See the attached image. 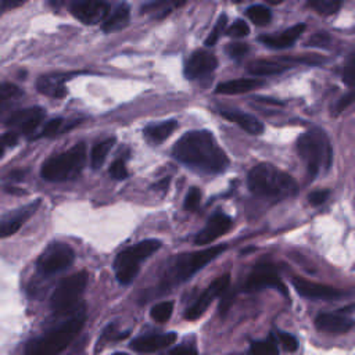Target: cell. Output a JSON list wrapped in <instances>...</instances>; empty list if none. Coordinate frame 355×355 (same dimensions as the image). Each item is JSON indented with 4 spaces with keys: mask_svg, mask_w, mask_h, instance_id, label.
Returning a JSON list of instances; mask_svg holds the SVG:
<instances>
[{
    "mask_svg": "<svg viewBox=\"0 0 355 355\" xmlns=\"http://www.w3.org/2000/svg\"><path fill=\"white\" fill-rule=\"evenodd\" d=\"M220 115L223 118H226L227 121L237 123L239 126H241L245 132H248L251 135H261L263 132L262 122L258 118H255L247 112L237 111V110H227V111H220Z\"/></svg>",
    "mask_w": 355,
    "mask_h": 355,
    "instance_id": "7402d4cb",
    "label": "cell"
},
{
    "mask_svg": "<svg viewBox=\"0 0 355 355\" xmlns=\"http://www.w3.org/2000/svg\"><path fill=\"white\" fill-rule=\"evenodd\" d=\"M114 144H115V139L110 137V139L98 141L97 144L93 146L92 153H90V165H92V168L98 169L104 164V161H105V158H107V155H108V153H110V150L112 148Z\"/></svg>",
    "mask_w": 355,
    "mask_h": 355,
    "instance_id": "83f0119b",
    "label": "cell"
},
{
    "mask_svg": "<svg viewBox=\"0 0 355 355\" xmlns=\"http://www.w3.org/2000/svg\"><path fill=\"white\" fill-rule=\"evenodd\" d=\"M269 4H272V6H276V4H280L283 0H266Z\"/></svg>",
    "mask_w": 355,
    "mask_h": 355,
    "instance_id": "c3c4849f",
    "label": "cell"
},
{
    "mask_svg": "<svg viewBox=\"0 0 355 355\" xmlns=\"http://www.w3.org/2000/svg\"><path fill=\"white\" fill-rule=\"evenodd\" d=\"M329 197V190L323 189V190H315L308 196V201L312 205H320L326 201V198Z\"/></svg>",
    "mask_w": 355,
    "mask_h": 355,
    "instance_id": "f6af8a7d",
    "label": "cell"
},
{
    "mask_svg": "<svg viewBox=\"0 0 355 355\" xmlns=\"http://www.w3.org/2000/svg\"><path fill=\"white\" fill-rule=\"evenodd\" d=\"M293 286L297 290L298 294L302 297L308 298H336L341 295L343 293L334 287L315 283L302 277H294L293 279Z\"/></svg>",
    "mask_w": 355,
    "mask_h": 355,
    "instance_id": "e0dca14e",
    "label": "cell"
},
{
    "mask_svg": "<svg viewBox=\"0 0 355 355\" xmlns=\"http://www.w3.org/2000/svg\"><path fill=\"white\" fill-rule=\"evenodd\" d=\"M39 207V201L36 202H31L28 205H24L7 215H4L0 219V239L12 236L14 233H17L21 226L36 212Z\"/></svg>",
    "mask_w": 355,
    "mask_h": 355,
    "instance_id": "9a60e30c",
    "label": "cell"
},
{
    "mask_svg": "<svg viewBox=\"0 0 355 355\" xmlns=\"http://www.w3.org/2000/svg\"><path fill=\"white\" fill-rule=\"evenodd\" d=\"M297 150L304 159L311 178L318 176L320 169H329L331 164V146L326 133L319 129H311L297 140Z\"/></svg>",
    "mask_w": 355,
    "mask_h": 355,
    "instance_id": "277c9868",
    "label": "cell"
},
{
    "mask_svg": "<svg viewBox=\"0 0 355 355\" xmlns=\"http://www.w3.org/2000/svg\"><path fill=\"white\" fill-rule=\"evenodd\" d=\"M229 282H230V276L227 273L216 277L207 288L205 291L197 298V301L186 311V315L184 318L189 319V320H194V319H198L207 309L208 306L211 305V302L214 301L215 297L223 294L227 287H229Z\"/></svg>",
    "mask_w": 355,
    "mask_h": 355,
    "instance_id": "7c38bea8",
    "label": "cell"
},
{
    "mask_svg": "<svg viewBox=\"0 0 355 355\" xmlns=\"http://www.w3.org/2000/svg\"><path fill=\"white\" fill-rule=\"evenodd\" d=\"M263 287H276L280 293H284V295L288 294L287 288L282 283L275 266L269 262L258 263L252 269V272L250 273V276L244 284L245 291H257Z\"/></svg>",
    "mask_w": 355,
    "mask_h": 355,
    "instance_id": "30bf717a",
    "label": "cell"
},
{
    "mask_svg": "<svg viewBox=\"0 0 355 355\" xmlns=\"http://www.w3.org/2000/svg\"><path fill=\"white\" fill-rule=\"evenodd\" d=\"M352 103H355V89L345 93L341 98H338V101L334 104V108H333V114L337 115L340 112H343L347 107H349Z\"/></svg>",
    "mask_w": 355,
    "mask_h": 355,
    "instance_id": "f35d334b",
    "label": "cell"
},
{
    "mask_svg": "<svg viewBox=\"0 0 355 355\" xmlns=\"http://www.w3.org/2000/svg\"><path fill=\"white\" fill-rule=\"evenodd\" d=\"M200 200H201V191L197 187H191L184 198V209L187 211L197 209Z\"/></svg>",
    "mask_w": 355,
    "mask_h": 355,
    "instance_id": "74e56055",
    "label": "cell"
},
{
    "mask_svg": "<svg viewBox=\"0 0 355 355\" xmlns=\"http://www.w3.org/2000/svg\"><path fill=\"white\" fill-rule=\"evenodd\" d=\"M67 79H68V76L65 73L43 75L37 79L36 87L44 96L61 98L67 93V86H65Z\"/></svg>",
    "mask_w": 355,
    "mask_h": 355,
    "instance_id": "44dd1931",
    "label": "cell"
},
{
    "mask_svg": "<svg viewBox=\"0 0 355 355\" xmlns=\"http://www.w3.org/2000/svg\"><path fill=\"white\" fill-rule=\"evenodd\" d=\"M248 189L261 197L286 198L298 191V184L288 173L262 162L248 172Z\"/></svg>",
    "mask_w": 355,
    "mask_h": 355,
    "instance_id": "3957f363",
    "label": "cell"
},
{
    "mask_svg": "<svg viewBox=\"0 0 355 355\" xmlns=\"http://www.w3.org/2000/svg\"><path fill=\"white\" fill-rule=\"evenodd\" d=\"M247 51H248V46L243 42H233L226 47V53L232 58H236V60L244 57L247 54Z\"/></svg>",
    "mask_w": 355,
    "mask_h": 355,
    "instance_id": "ab89813d",
    "label": "cell"
},
{
    "mask_svg": "<svg viewBox=\"0 0 355 355\" xmlns=\"http://www.w3.org/2000/svg\"><path fill=\"white\" fill-rule=\"evenodd\" d=\"M305 24H297L287 31L276 35H262L258 37L259 42L266 44L268 47L273 49H286L295 43V40L300 37V35L305 31Z\"/></svg>",
    "mask_w": 355,
    "mask_h": 355,
    "instance_id": "ffe728a7",
    "label": "cell"
},
{
    "mask_svg": "<svg viewBox=\"0 0 355 355\" xmlns=\"http://www.w3.org/2000/svg\"><path fill=\"white\" fill-rule=\"evenodd\" d=\"M226 33L227 36L230 37H234V39H241L244 36H247L250 33V28L247 25L245 21L243 19H237L234 21L229 28H226Z\"/></svg>",
    "mask_w": 355,
    "mask_h": 355,
    "instance_id": "d590c367",
    "label": "cell"
},
{
    "mask_svg": "<svg viewBox=\"0 0 355 355\" xmlns=\"http://www.w3.org/2000/svg\"><path fill=\"white\" fill-rule=\"evenodd\" d=\"M110 175L116 179V180H122L128 176V169L125 165L123 159H116L112 162V165L110 166Z\"/></svg>",
    "mask_w": 355,
    "mask_h": 355,
    "instance_id": "60d3db41",
    "label": "cell"
},
{
    "mask_svg": "<svg viewBox=\"0 0 355 355\" xmlns=\"http://www.w3.org/2000/svg\"><path fill=\"white\" fill-rule=\"evenodd\" d=\"M277 354H279L277 344L272 336L265 340L252 343L248 351V355H277Z\"/></svg>",
    "mask_w": 355,
    "mask_h": 355,
    "instance_id": "f1b7e54d",
    "label": "cell"
},
{
    "mask_svg": "<svg viewBox=\"0 0 355 355\" xmlns=\"http://www.w3.org/2000/svg\"><path fill=\"white\" fill-rule=\"evenodd\" d=\"M341 0H308V6L320 15H331L341 8Z\"/></svg>",
    "mask_w": 355,
    "mask_h": 355,
    "instance_id": "f546056e",
    "label": "cell"
},
{
    "mask_svg": "<svg viewBox=\"0 0 355 355\" xmlns=\"http://www.w3.org/2000/svg\"><path fill=\"white\" fill-rule=\"evenodd\" d=\"M226 28H227V17L225 14H220V17L218 18L214 29L211 31V33L205 39V46H214L218 42V39L220 37V35L226 31Z\"/></svg>",
    "mask_w": 355,
    "mask_h": 355,
    "instance_id": "d6a6232c",
    "label": "cell"
},
{
    "mask_svg": "<svg viewBox=\"0 0 355 355\" xmlns=\"http://www.w3.org/2000/svg\"><path fill=\"white\" fill-rule=\"evenodd\" d=\"M62 130H64V119L62 118H54V119H50L49 122L44 123L39 136L50 137V136H55V135L61 133Z\"/></svg>",
    "mask_w": 355,
    "mask_h": 355,
    "instance_id": "e575fe53",
    "label": "cell"
},
{
    "mask_svg": "<svg viewBox=\"0 0 355 355\" xmlns=\"http://www.w3.org/2000/svg\"><path fill=\"white\" fill-rule=\"evenodd\" d=\"M86 316L83 306L65 315V319L46 330L43 334L29 340L25 345L24 355H58L79 334L85 324Z\"/></svg>",
    "mask_w": 355,
    "mask_h": 355,
    "instance_id": "7a4b0ae2",
    "label": "cell"
},
{
    "mask_svg": "<svg viewBox=\"0 0 355 355\" xmlns=\"http://www.w3.org/2000/svg\"><path fill=\"white\" fill-rule=\"evenodd\" d=\"M22 92L18 86L12 85V83H0V103L11 100L14 97L21 96Z\"/></svg>",
    "mask_w": 355,
    "mask_h": 355,
    "instance_id": "8d00e7d4",
    "label": "cell"
},
{
    "mask_svg": "<svg viewBox=\"0 0 355 355\" xmlns=\"http://www.w3.org/2000/svg\"><path fill=\"white\" fill-rule=\"evenodd\" d=\"M288 68H290L288 64H283L279 61H269V60H255L247 65V71L254 75L279 73Z\"/></svg>",
    "mask_w": 355,
    "mask_h": 355,
    "instance_id": "484cf974",
    "label": "cell"
},
{
    "mask_svg": "<svg viewBox=\"0 0 355 355\" xmlns=\"http://www.w3.org/2000/svg\"><path fill=\"white\" fill-rule=\"evenodd\" d=\"M176 340V333L169 331L165 334H151V336H141L135 338L130 343L132 349L140 354H150L155 352L161 348L168 347L169 344H173Z\"/></svg>",
    "mask_w": 355,
    "mask_h": 355,
    "instance_id": "ac0fdd59",
    "label": "cell"
},
{
    "mask_svg": "<svg viewBox=\"0 0 355 355\" xmlns=\"http://www.w3.org/2000/svg\"><path fill=\"white\" fill-rule=\"evenodd\" d=\"M230 226H232V219L227 215H225L222 212L214 214L209 218L205 227L201 232H198V234L194 239V243L198 245L209 244L214 240H216L218 237L223 236L230 229Z\"/></svg>",
    "mask_w": 355,
    "mask_h": 355,
    "instance_id": "2e32d148",
    "label": "cell"
},
{
    "mask_svg": "<svg viewBox=\"0 0 355 355\" xmlns=\"http://www.w3.org/2000/svg\"><path fill=\"white\" fill-rule=\"evenodd\" d=\"M315 326L324 333L343 334L352 329L354 320L341 313H320L315 319Z\"/></svg>",
    "mask_w": 355,
    "mask_h": 355,
    "instance_id": "d6986e66",
    "label": "cell"
},
{
    "mask_svg": "<svg viewBox=\"0 0 355 355\" xmlns=\"http://www.w3.org/2000/svg\"><path fill=\"white\" fill-rule=\"evenodd\" d=\"M130 19V8L126 3H121L114 8L111 12H108L107 18L103 22V31L104 32H116L123 29Z\"/></svg>",
    "mask_w": 355,
    "mask_h": 355,
    "instance_id": "cb8c5ba5",
    "label": "cell"
},
{
    "mask_svg": "<svg viewBox=\"0 0 355 355\" xmlns=\"http://www.w3.org/2000/svg\"><path fill=\"white\" fill-rule=\"evenodd\" d=\"M114 355H128V354H123V352H116V354H114Z\"/></svg>",
    "mask_w": 355,
    "mask_h": 355,
    "instance_id": "681fc988",
    "label": "cell"
},
{
    "mask_svg": "<svg viewBox=\"0 0 355 355\" xmlns=\"http://www.w3.org/2000/svg\"><path fill=\"white\" fill-rule=\"evenodd\" d=\"M171 355H197V351L191 345H178L171 351Z\"/></svg>",
    "mask_w": 355,
    "mask_h": 355,
    "instance_id": "bcb514c9",
    "label": "cell"
},
{
    "mask_svg": "<svg viewBox=\"0 0 355 355\" xmlns=\"http://www.w3.org/2000/svg\"><path fill=\"white\" fill-rule=\"evenodd\" d=\"M172 311H173V302L162 301L155 304L151 308V318L158 323H165L166 320H169Z\"/></svg>",
    "mask_w": 355,
    "mask_h": 355,
    "instance_id": "1f68e13d",
    "label": "cell"
},
{
    "mask_svg": "<svg viewBox=\"0 0 355 355\" xmlns=\"http://www.w3.org/2000/svg\"><path fill=\"white\" fill-rule=\"evenodd\" d=\"M262 83L263 82L259 79L240 78V79H233V80L219 83L215 92L219 94H241V93H248L251 90L261 87Z\"/></svg>",
    "mask_w": 355,
    "mask_h": 355,
    "instance_id": "603a6c76",
    "label": "cell"
},
{
    "mask_svg": "<svg viewBox=\"0 0 355 355\" xmlns=\"http://www.w3.org/2000/svg\"><path fill=\"white\" fill-rule=\"evenodd\" d=\"M234 3H240V1H244V0H233Z\"/></svg>",
    "mask_w": 355,
    "mask_h": 355,
    "instance_id": "f907efd6",
    "label": "cell"
},
{
    "mask_svg": "<svg viewBox=\"0 0 355 355\" xmlns=\"http://www.w3.org/2000/svg\"><path fill=\"white\" fill-rule=\"evenodd\" d=\"M75 259L73 250L65 243H51L39 257L36 266L40 275L53 276L69 268Z\"/></svg>",
    "mask_w": 355,
    "mask_h": 355,
    "instance_id": "9c48e42d",
    "label": "cell"
},
{
    "mask_svg": "<svg viewBox=\"0 0 355 355\" xmlns=\"http://www.w3.org/2000/svg\"><path fill=\"white\" fill-rule=\"evenodd\" d=\"M159 247V240L147 239L121 251L114 261V269L118 282L122 284L130 283L136 277L140 263L153 255Z\"/></svg>",
    "mask_w": 355,
    "mask_h": 355,
    "instance_id": "8992f818",
    "label": "cell"
},
{
    "mask_svg": "<svg viewBox=\"0 0 355 355\" xmlns=\"http://www.w3.org/2000/svg\"><path fill=\"white\" fill-rule=\"evenodd\" d=\"M71 14L86 25L103 24L110 12V7L103 0H73L69 6Z\"/></svg>",
    "mask_w": 355,
    "mask_h": 355,
    "instance_id": "8fae6325",
    "label": "cell"
},
{
    "mask_svg": "<svg viewBox=\"0 0 355 355\" xmlns=\"http://www.w3.org/2000/svg\"><path fill=\"white\" fill-rule=\"evenodd\" d=\"M218 65L216 57L207 51V50H198L193 53L184 65V75L187 79H197L202 78L208 73H211Z\"/></svg>",
    "mask_w": 355,
    "mask_h": 355,
    "instance_id": "5bb4252c",
    "label": "cell"
},
{
    "mask_svg": "<svg viewBox=\"0 0 355 355\" xmlns=\"http://www.w3.org/2000/svg\"><path fill=\"white\" fill-rule=\"evenodd\" d=\"M87 283L86 272H76L68 277H65L57 288L53 291L50 298L51 311L57 315H68L76 311L79 305V300L85 291Z\"/></svg>",
    "mask_w": 355,
    "mask_h": 355,
    "instance_id": "52a82bcc",
    "label": "cell"
},
{
    "mask_svg": "<svg viewBox=\"0 0 355 355\" xmlns=\"http://www.w3.org/2000/svg\"><path fill=\"white\" fill-rule=\"evenodd\" d=\"M186 1L187 0H151L146 4H143L141 12H146V14L155 12L157 15H159L162 18L164 15L173 11L175 8L183 6Z\"/></svg>",
    "mask_w": 355,
    "mask_h": 355,
    "instance_id": "4316f807",
    "label": "cell"
},
{
    "mask_svg": "<svg viewBox=\"0 0 355 355\" xmlns=\"http://www.w3.org/2000/svg\"><path fill=\"white\" fill-rule=\"evenodd\" d=\"M25 1H28V0H0V3L6 7H17Z\"/></svg>",
    "mask_w": 355,
    "mask_h": 355,
    "instance_id": "7dc6e473",
    "label": "cell"
},
{
    "mask_svg": "<svg viewBox=\"0 0 355 355\" xmlns=\"http://www.w3.org/2000/svg\"><path fill=\"white\" fill-rule=\"evenodd\" d=\"M178 128V122L175 119H168L158 123H151L144 128V136L150 143L158 144L168 139L175 129Z\"/></svg>",
    "mask_w": 355,
    "mask_h": 355,
    "instance_id": "d4e9b609",
    "label": "cell"
},
{
    "mask_svg": "<svg viewBox=\"0 0 355 355\" xmlns=\"http://www.w3.org/2000/svg\"><path fill=\"white\" fill-rule=\"evenodd\" d=\"M43 118L44 111L40 107H29L12 112L7 118L6 123L11 129V132H15L17 135H31L42 123Z\"/></svg>",
    "mask_w": 355,
    "mask_h": 355,
    "instance_id": "4fadbf2b",
    "label": "cell"
},
{
    "mask_svg": "<svg viewBox=\"0 0 355 355\" xmlns=\"http://www.w3.org/2000/svg\"><path fill=\"white\" fill-rule=\"evenodd\" d=\"M18 141V135L15 132H7L4 135L0 136V158L3 157V154L6 153V148L15 146Z\"/></svg>",
    "mask_w": 355,
    "mask_h": 355,
    "instance_id": "b9f144b4",
    "label": "cell"
},
{
    "mask_svg": "<svg viewBox=\"0 0 355 355\" xmlns=\"http://www.w3.org/2000/svg\"><path fill=\"white\" fill-rule=\"evenodd\" d=\"M330 43V36L327 33H316L311 36V39L306 42V46L309 47H326Z\"/></svg>",
    "mask_w": 355,
    "mask_h": 355,
    "instance_id": "ee69618b",
    "label": "cell"
},
{
    "mask_svg": "<svg viewBox=\"0 0 355 355\" xmlns=\"http://www.w3.org/2000/svg\"><path fill=\"white\" fill-rule=\"evenodd\" d=\"M245 15L255 24V25H268L270 22V18H272V14H270V10L265 6H259V4H255L252 7H250L247 11H245Z\"/></svg>",
    "mask_w": 355,
    "mask_h": 355,
    "instance_id": "4dcf8cb0",
    "label": "cell"
},
{
    "mask_svg": "<svg viewBox=\"0 0 355 355\" xmlns=\"http://www.w3.org/2000/svg\"><path fill=\"white\" fill-rule=\"evenodd\" d=\"M225 250H226V245L220 244V245H214V247H209V248H205L201 251H196V252L180 254L173 263V269H172L173 279L178 282L187 280L191 275H194L197 270H200L208 262L215 259Z\"/></svg>",
    "mask_w": 355,
    "mask_h": 355,
    "instance_id": "ba28073f",
    "label": "cell"
},
{
    "mask_svg": "<svg viewBox=\"0 0 355 355\" xmlns=\"http://www.w3.org/2000/svg\"><path fill=\"white\" fill-rule=\"evenodd\" d=\"M343 82L349 87H355V50L349 54L344 65Z\"/></svg>",
    "mask_w": 355,
    "mask_h": 355,
    "instance_id": "836d02e7",
    "label": "cell"
},
{
    "mask_svg": "<svg viewBox=\"0 0 355 355\" xmlns=\"http://www.w3.org/2000/svg\"><path fill=\"white\" fill-rule=\"evenodd\" d=\"M173 157L186 166L204 172L220 173L229 165V158L208 130H190L172 147Z\"/></svg>",
    "mask_w": 355,
    "mask_h": 355,
    "instance_id": "6da1fadb",
    "label": "cell"
},
{
    "mask_svg": "<svg viewBox=\"0 0 355 355\" xmlns=\"http://www.w3.org/2000/svg\"><path fill=\"white\" fill-rule=\"evenodd\" d=\"M279 340L283 345V348L288 352H294L297 348H298V341L294 336L288 334V333H284V331H279Z\"/></svg>",
    "mask_w": 355,
    "mask_h": 355,
    "instance_id": "7bdbcfd3",
    "label": "cell"
},
{
    "mask_svg": "<svg viewBox=\"0 0 355 355\" xmlns=\"http://www.w3.org/2000/svg\"><path fill=\"white\" fill-rule=\"evenodd\" d=\"M86 162V146L78 143L68 151L50 157L42 165L40 175L49 182H65L75 179Z\"/></svg>",
    "mask_w": 355,
    "mask_h": 355,
    "instance_id": "5b68a950",
    "label": "cell"
}]
</instances>
